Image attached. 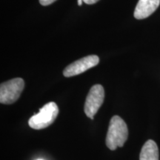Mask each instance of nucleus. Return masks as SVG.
Segmentation results:
<instances>
[{
  "label": "nucleus",
  "mask_w": 160,
  "mask_h": 160,
  "mask_svg": "<svg viewBox=\"0 0 160 160\" xmlns=\"http://www.w3.org/2000/svg\"><path fill=\"white\" fill-rule=\"evenodd\" d=\"M105 99V91L101 85H95L90 89V91L85 99V113L90 119H93V117L97 113L102 105Z\"/></svg>",
  "instance_id": "20e7f679"
},
{
  "label": "nucleus",
  "mask_w": 160,
  "mask_h": 160,
  "mask_svg": "<svg viewBox=\"0 0 160 160\" xmlns=\"http://www.w3.org/2000/svg\"><path fill=\"white\" fill-rule=\"evenodd\" d=\"M57 0H39V3L43 6H47L53 3Z\"/></svg>",
  "instance_id": "6e6552de"
},
{
  "label": "nucleus",
  "mask_w": 160,
  "mask_h": 160,
  "mask_svg": "<svg viewBox=\"0 0 160 160\" xmlns=\"http://www.w3.org/2000/svg\"><path fill=\"white\" fill-rule=\"evenodd\" d=\"M160 0H139L134 11V17L137 19L148 18L158 8Z\"/></svg>",
  "instance_id": "423d86ee"
},
{
  "label": "nucleus",
  "mask_w": 160,
  "mask_h": 160,
  "mask_svg": "<svg viewBox=\"0 0 160 160\" xmlns=\"http://www.w3.org/2000/svg\"><path fill=\"white\" fill-rule=\"evenodd\" d=\"M25 87L22 78H15L0 85V102L5 105L14 103L19 99Z\"/></svg>",
  "instance_id": "7ed1b4c3"
},
{
  "label": "nucleus",
  "mask_w": 160,
  "mask_h": 160,
  "mask_svg": "<svg viewBox=\"0 0 160 160\" xmlns=\"http://www.w3.org/2000/svg\"><path fill=\"white\" fill-rule=\"evenodd\" d=\"M37 160H43V159H37Z\"/></svg>",
  "instance_id": "9b49d317"
},
{
  "label": "nucleus",
  "mask_w": 160,
  "mask_h": 160,
  "mask_svg": "<svg viewBox=\"0 0 160 160\" xmlns=\"http://www.w3.org/2000/svg\"><path fill=\"white\" fill-rule=\"evenodd\" d=\"M98 1H99V0H83L84 2L88 4V5H93V4L97 2Z\"/></svg>",
  "instance_id": "1a4fd4ad"
},
{
  "label": "nucleus",
  "mask_w": 160,
  "mask_h": 160,
  "mask_svg": "<svg viewBox=\"0 0 160 160\" xmlns=\"http://www.w3.org/2000/svg\"><path fill=\"white\" fill-rule=\"evenodd\" d=\"M83 2H84L83 0H78V5L81 6L82 5Z\"/></svg>",
  "instance_id": "9d476101"
},
{
  "label": "nucleus",
  "mask_w": 160,
  "mask_h": 160,
  "mask_svg": "<svg viewBox=\"0 0 160 160\" xmlns=\"http://www.w3.org/2000/svg\"><path fill=\"white\" fill-rule=\"evenodd\" d=\"M59 113V108L53 102L46 104L39 110V113L31 117L28 125L31 128L41 130L54 122Z\"/></svg>",
  "instance_id": "f03ea898"
},
{
  "label": "nucleus",
  "mask_w": 160,
  "mask_h": 160,
  "mask_svg": "<svg viewBox=\"0 0 160 160\" xmlns=\"http://www.w3.org/2000/svg\"><path fill=\"white\" fill-rule=\"evenodd\" d=\"M139 160H159V149L153 140H148L144 144L140 152Z\"/></svg>",
  "instance_id": "0eeeda50"
},
{
  "label": "nucleus",
  "mask_w": 160,
  "mask_h": 160,
  "mask_svg": "<svg viewBox=\"0 0 160 160\" xmlns=\"http://www.w3.org/2000/svg\"><path fill=\"white\" fill-rule=\"evenodd\" d=\"M99 62V58L97 55H90L83 57L65 68L63 75L65 77H71L82 73L91 68L95 67Z\"/></svg>",
  "instance_id": "39448f33"
},
{
  "label": "nucleus",
  "mask_w": 160,
  "mask_h": 160,
  "mask_svg": "<svg viewBox=\"0 0 160 160\" xmlns=\"http://www.w3.org/2000/svg\"><path fill=\"white\" fill-rule=\"evenodd\" d=\"M128 137V129L125 122L119 116L111 118L105 142L107 147L111 151L124 145Z\"/></svg>",
  "instance_id": "f257e3e1"
}]
</instances>
